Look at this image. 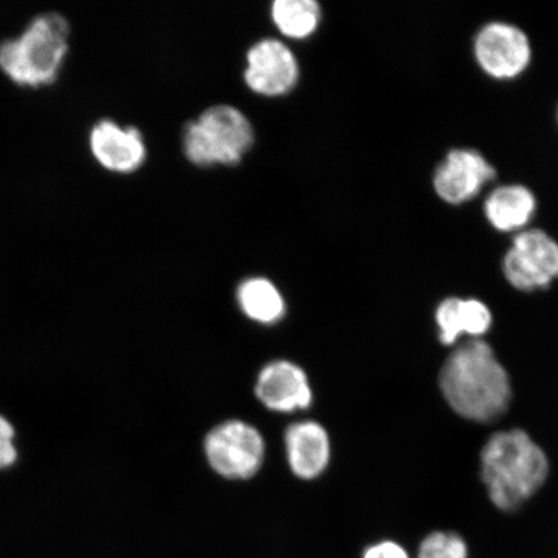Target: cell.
<instances>
[{
    "label": "cell",
    "instance_id": "cell-1",
    "mask_svg": "<svg viewBox=\"0 0 558 558\" xmlns=\"http://www.w3.org/2000/svg\"><path fill=\"white\" fill-rule=\"evenodd\" d=\"M439 388L457 414L478 423L497 421L512 396L506 368L480 339L466 341L449 355L439 372Z\"/></svg>",
    "mask_w": 558,
    "mask_h": 558
},
{
    "label": "cell",
    "instance_id": "cell-2",
    "mask_svg": "<svg viewBox=\"0 0 558 558\" xmlns=\"http://www.w3.org/2000/svg\"><path fill=\"white\" fill-rule=\"evenodd\" d=\"M548 471L546 452L521 429L498 432L481 451V478L501 511H514L532 498Z\"/></svg>",
    "mask_w": 558,
    "mask_h": 558
},
{
    "label": "cell",
    "instance_id": "cell-3",
    "mask_svg": "<svg viewBox=\"0 0 558 558\" xmlns=\"http://www.w3.org/2000/svg\"><path fill=\"white\" fill-rule=\"evenodd\" d=\"M70 27L59 13L34 19L16 39L0 45V70L20 86L51 85L69 51Z\"/></svg>",
    "mask_w": 558,
    "mask_h": 558
},
{
    "label": "cell",
    "instance_id": "cell-4",
    "mask_svg": "<svg viewBox=\"0 0 558 558\" xmlns=\"http://www.w3.org/2000/svg\"><path fill=\"white\" fill-rule=\"evenodd\" d=\"M254 142L253 128L239 109L219 105L186 125L184 149L198 166L239 163Z\"/></svg>",
    "mask_w": 558,
    "mask_h": 558
},
{
    "label": "cell",
    "instance_id": "cell-5",
    "mask_svg": "<svg viewBox=\"0 0 558 558\" xmlns=\"http://www.w3.org/2000/svg\"><path fill=\"white\" fill-rule=\"evenodd\" d=\"M204 450L209 466L227 480L243 481L259 473L265 459L260 430L233 418L208 432Z\"/></svg>",
    "mask_w": 558,
    "mask_h": 558
},
{
    "label": "cell",
    "instance_id": "cell-6",
    "mask_svg": "<svg viewBox=\"0 0 558 558\" xmlns=\"http://www.w3.org/2000/svg\"><path fill=\"white\" fill-rule=\"evenodd\" d=\"M504 271L514 289H547L558 278V242L538 228L520 230L505 256Z\"/></svg>",
    "mask_w": 558,
    "mask_h": 558
},
{
    "label": "cell",
    "instance_id": "cell-7",
    "mask_svg": "<svg viewBox=\"0 0 558 558\" xmlns=\"http://www.w3.org/2000/svg\"><path fill=\"white\" fill-rule=\"evenodd\" d=\"M473 51L484 72L498 80L514 78L532 60L527 34L507 21H490L476 34Z\"/></svg>",
    "mask_w": 558,
    "mask_h": 558
},
{
    "label": "cell",
    "instance_id": "cell-8",
    "mask_svg": "<svg viewBox=\"0 0 558 558\" xmlns=\"http://www.w3.org/2000/svg\"><path fill=\"white\" fill-rule=\"evenodd\" d=\"M497 170L483 153L470 148L451 149L434 174L439 198L451 205L470 201L495 179Z\"/></svg>",
    "mask_w": 558,
    "mask_h": 558
},
{
    "label": "cell",
    "instance_id": "cell-9",
    "mask_svg": "<svg viewBox=\"0 0 558 558\" xmlns=\"http://www.w3.org/2000/svg\"><path fill=\"white\" fill-rule=\"evenodd\" d=\"M255 396L264 408L279 414L303 411L313 403L308 375L288 360L271 361L260 369L255 383Z\"/></svg>",
    "mask_w": 558,
    "mask_h": 558
},
{
    "label": "cell",
    "instance_id": "cell-10",
    "mask_svg": "<svg viewBox=\"0 0 558 558\" xmlns=\"http://www.w3.org/2000/svg\"><path fill=\"white\" fill-rule=\"evenodd\" d=\"M247 62L244 78L257 94L279 96L296 85L299 66L295 56L281 41H259L248 51Z\"/></svg>",
    "mask_w": 558,
    "mask_h": 558
},
{
    "label": "cell",
    "instance_id": "cell-11",
    "mask_svg": "<svg viewBox=\"0 0 558 558\" xmlns=\"http://www.w3.org/2000/svg\"><path fill=\"white\" fill-rule=\"evenodd\" d=\"M284 450L295 477L304 481L316 480L330 464L329 432L323 424L314 421L291 424L284 432Z\"/></svg>",
    "mask_w": 558,
    "mask_h": 558
},
{
    "label": "cell",
    "instance_id": "cell-12",
    "mask_svg": "<svg viewBox=\"0 0 558 558\" xmlns=\"http://www.w3.org/2000/svg\"><path fill=\"white\" fill-rule=\"evenodd\" d=\"M90 150L105 169L130 173L144 163L146 148L143 135L134 128L122 129L114 122L97 123L89 136Z\"/></svg>",
    "mask_w": 558,
    "mask_h": 558
},
{
    "label": "cell",
    "instance_id": "cell-13",
    "mask_svg": "<svg viewBox=\"0 0 558 558\" xmlns=\"http://www.w3.org/2000/svg\"><path fill=\"white\" fill-rule=\"evenodd\" d=\"M438 339L444 345L456 344L460 337H483L493 324L490 310L477 299L449 298L436 310Z\"/></svg>",
    "mask_w": 558,
    "mask_h": 558
},
{
    "label": "cell",
    "instance_id": "cell-14",
    "mask_svg": "<svg viewBox=\"0 0 558 558\" xmlns=\"http://www.w3.org/2000/svg\"><path fill=\"white\" fill-rule=\"evenodd\" d=\"M484 211L487 221L500 232L522 230L536 211L535 194L526 185H500L487 195Z\"/></svg>",
    "mask_w": 558,
    "mask_h": 558
},
{
    "label": "cell",
    "instance_id": "cell-15",
    "mask_svg": "<svg viewBox=\"0 0 558 558\" xmlns=\"http://www.w3.org/2000/svg\"><path fill=\"white\" fill-rule=\"evenodd\" d=\"M236 300L244 316L260 325H275L286 313L284 299L269 279H246L236 290Z\"/></svg>",
    "mask_w": 558,
    "mask_h": 558
},
{
    "label": "cell",
    "instance_id": "cell-16",
    "mask_svg": "<svg viewBox=\"0 0 558 558\" xmlns=\"http://www.w3.org/2000/svg\"><path fill=\"white\" fill-rule=\"evenodd\" d=\"M279 31L290 38L302 39L317 29L320 9L314 0H277L271 10Z\"/></svg>",
    "mask_w": 558,
    "mask_h": 558
},
{
    "label": "cell",
    "instance_id": "cell-17",
    "mask_svg": "<svg viewBox=\"0 0 558 558\" xmlns=\"http://www.w3.org/2000/svg\"><path fill=\"white\" fill-rule=\"evenodd\" d=\"M417 558H469V547L456 533L436 532L424 538Z\"/></svg>",
    "mask_w": 558,
    "mask_h": 558
},
{
    "label": "cell",
    "instance_id": "cell-18",
    "mask_svg": "<svg viewBox=\"0 0 558 558\" xmlns=\"http://www.w3.org/2000/svg\"><path fill=\"white\" fill-rule=\"evenodd\" d=\"M12 438L13 429L11 424L0 416V469L11 465L17 457Z\"/></svg>",
    "mask_w": 558,
    "mask_h": 558
},
{
    "label": "cell",
    "instance_id": "cell-19",
    "mask_svg": "<svg viewBox=\"0 0 558 558\" xmlns=\"http://www.w3.org/2000/svg\"><path fill=\"white\" fill-rule=\"evenodd\" d=\"M364 558H410L407 549L399 543L384 541L365 550Z\"/></svg>",
    "mask_w": 558,
    "mask_h": 558
}]
</instances>
